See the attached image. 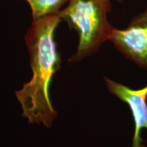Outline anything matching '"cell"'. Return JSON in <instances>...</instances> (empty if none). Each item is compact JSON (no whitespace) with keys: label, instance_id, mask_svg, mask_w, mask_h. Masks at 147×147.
Wrapping results in <instances>:
<instances>
[{"label":"cell","instance_id":"obj_2","mask_svg":"<svg viewBox=\"0 0 147 147\" xmlns=\"http://www.w3.org/2000/svg\"><path fill=\"white\" fill-rule=\"evenodd\" d=\"M111 10L110 0H70L59 12L62 21L78 34L76 53L70 62L80 61L99 50L109 40L114 27L108 23L107 14Z\"/></svg>","mask_w":147,"mask_h":147},{"label":"cell","instance_id":"obj_5","mask_svg":"<svg viewBox=\"0 0 147 147\" xmlns=\"http://www.w3.org/2000/svg\"><path fill=\"white\" fill-rule=\"evenodd\" d=\"M32 10L33 20L57 14L62 6L70 0H25Z\"/></svg>","mask_w":147,"mask_h":147},{"label":"cell","instance_id":"obj_4","mask_svg":"<svg viewBox=\"0 0 147 147\" xmlns=\"http://www.w3.org/2000/svg\"><path fill=\"white\" fill-rule=\"evenodd\" d=\"M104 80L108 91L126 103L131 111L135 129L131 147H146L141 131L143 129H147V85L132 89L106 77Z\"/></svg>","mask_w":147,"mask_h":147},{"label":"cell","instance_id":"obj_3","mask_svg":"<svg viewBox=\"0 0 147 147\" xmlns=\"http://www.w3.org/2000/svg\"><path fill=\"white\" fill-rule=\"evenodd\" d=\"M109 40L127 58L147 69V9L136 16L127 28L114 27Z\"/></svg>","mask_w":147,"mask_h":147},{"label":"cell","instance_id":"obj_1","mask_svg":"<svg viewBox=\"0 0 147 147\" xmlns=\"http://www.w3.org/2000/svg\"><path fill=\"white\" fill-rule=\"evenodd\" d=\"M61 21L59 14L33 20L25 36L33 76L16 91L24 117L31 123H42L47 127L52 125L57 115L51 104L49 90L51 78L60 67L55 32Z\"/></svg>","mask_w":147,"mask_h":147},{"label":"cell","instance_id":"obj_6","mask_svg":"<svg viewBox=\"0 0 147 147\" xmlns=\"http://www.w3.org/2000/svg\"><path fill=\"white\" fill-rule=\"evenodd\" d=\"M116 1H122V0H116Z\"/></svg>","mask_w":147,"mask_h":147}]
</instances>
